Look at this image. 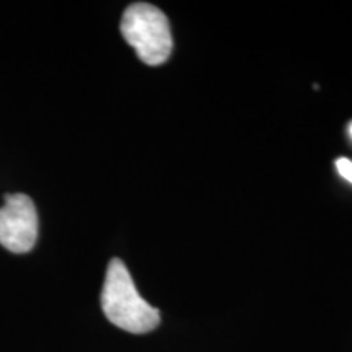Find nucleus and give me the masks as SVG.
<instances>
[{
    "label": "nucleus",
    "mask_w": 352,
    "mask_h": 352,
    "mask_svg": "<svg viewBox=\"0 0 352 352\" xmlns=\"http://www.w3.org/2000/svg\"><path fill=\"white\" fill-rule=\"evenodd\" d=\"M101 308L107 318L127 333L144 334L160 324V311L140 297L126 264L113 258L108 264Z\"/></svg>",
    "instance_id": "obj_1"
},
{
    "label": "nucleus",
    "mask_w": 352,
    "mask_h": 352,
    "mask_svg": "<svg viewBox=\"0 0 352 352\" xmlns=\"http://www.w3.org/2000/svg\"><path fill=\"white\" fill-rule=\"evenodd\" d=\"M121 33L147 65L166 63L173 50L170 21L152 3L138 2L127 7L121 20Z\"/></svg>",
    "instance_id": "obj_2"
},
{
    "label": "nucleus",
    "mask_w": 352,
    "mask_h": 352,
    "mask_svg": "<svg viewBox=\"0 0 352 352\" xmlns=\"http://www.w3.org/2000/svg\"><path fill=\"white\" fill-rule=\"evenodd\" d=\"M38 240V212L32 197L7 195L0 208V245L12 253H28Z\"/></svg>",
    "instance_id": "obj_3"
},
{
    "label": "nucleus",
    "mask_w": 352,
    "mask_h": 352,
    "mask_svg": "<svg viewBox=\"0 0 352 352\" xmlns=\"http://www.w3.org/2000/svg\"><path fill=\"white\" fill-rule=\"evenodd\" d=\"M336 170L346 182H349L352 184V162L349 158H338L336 160Z\"/></svg>",
    "instance_id": "obj_4"
},
{
    "label": "nucleus",
    "mask_w": 352,
    "mask_h": 352,
    "mask_svg": "<svg viewBox=\"0 0 352 352\" xmlns=\"http://www.w3.org/2000/svg\"><path fill=\"white\" fill-rule=\"evenodd\" d=\"M347 132H349V135H351V139H352V121L349 122V127H347Z\"/></svg>",
    "instance_id": "obj_5"
}]
</instances>
